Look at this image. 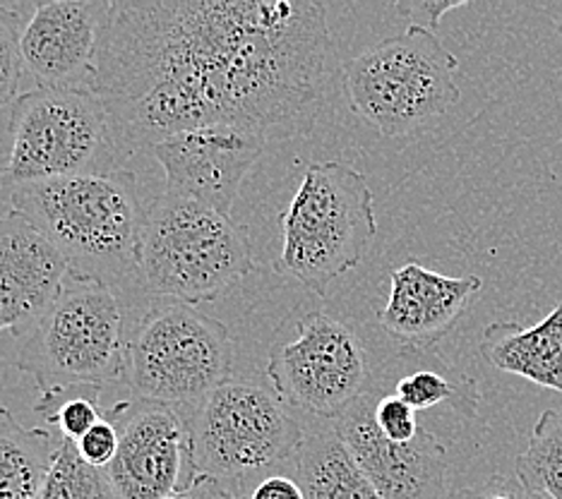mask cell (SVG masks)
<instances>
[{
	"label": "cell",
	"instance_id": "1",
	"mask_svg": "<svg viewBox=\"0 0 562 499\" xmlns=\"http://www.w3.org/2000/svg\"><path fill=\"white\" fill-rule=\"evenodd\" d=\"M331 75L317 0H111L89 92L137 149L210 125L305 135Z\"/></svg>",
	"mask_w": 562,
	"mask_h": 499
},
{
	"label": "cell",
	"instance_id": "2",
	"mask_svg": "<svg viewBox=\"0 0 562 499\" xmlns=\"http://www.w3.org/2000/svg\"><path fill=\"white\" fill-rule=\"evenodd\" d=\"M10 202L54 242L70 272L94 276L113 288L139 274L147 207L135 173H87L18 185Z\"/></svg>",
	"mask_w": 562,
	"mask_h": 499
},
{
	"label": "cell",
	"instance_id": "3",
	"mask_svg": "<svg viewBox=\"0 0 562 499\" xmlns=\"http://www.w3.org/2000/svg\"><path fill=\"white\" fill-rule=\"evenodd\" d=\"M378 234L373 190L366 175L344 161H317L303 171L281 214L279 274L325 296L359 264Z\"/></svg>",
	"mask_w": 562,
	"mask_h": 499
},
{
	"label": "cell",
	"instance_id": "4",
	"mask_svg": "<svg viewBox=\"0 0 562 499\" xmlns=\"http://www.w3.org/2000/svg\"><path fill=\"white\" fill-rule=\"evenodd\" d=\"M246 228L204 204L164 192L147 207L139 276L155 296L186 305L220 298L252 272Z\"/></svg>",
	"mask_w": 562,
	"mask_h": 499
},
{
	"label": "cell",
	"instance_id": "5",
	"mask_svg": "<svg viewBox=\"0 0 562 499\" xmlns=\"http://www.w3.org/2000/svg\"><path fill=\"white\" fill-rule=\"evenodd\" d=\"M10 188L54 178L113 173L127 147L119 123L89 89L36 87L18 97L10 115Z\"/></svg>",
	"mask_w": 562,
	"mask_h": 499
},
{
	"label": "cell",
	"instance_id": "6",
	"mask_svg": "<svg viewBox=\"0 0 562 499\" xmlns=\"http://www.w3.org/2000/svg\"><path fill=\"white\" fill-rule=\"evenodd\" d=\"M186 418L195 473L226 485L293 458L305 440L299 413L267 375L228 377Z\"/></svg>",
	"mask_w": 562,
	"mask_h": 499
},
{
	"label": "cell",
	"instance_id": "7",
	"mask_svg": "<svg viewBox=\"0 0 562 499\" xmlns=\"http://www.w3.org/2000/svg\"><path fill=\"white\" fill-rule=\"evenodd\" d=\"M459 60L436 32L406 27L344 66L351 109L385 137L416 133L450 111L462 92Z\"/></svg>",
	"mask_w": 562,
	"mask_h": 499
},
{
	"label": "cell",
	"instance_id": "8",
	"mask_svg": "<svg viewBox=\"0 0 562 499\" xmlns=\"http://www.w3.org/2000/svg\"><path fill=\"white\" fill-rule=\"evenodd\" d=\"M123 313L116 288L94 276L68 272L54 305L40 319L18 353V370L40 392L68 384L125 379Z\"/></svg>",
	"mask_w": 562,
	"mask_h": 499
},
{
	"label": "cell",
	"instance_id": "9",
	"mask_svg": "<svg viewBox=\"0 0 562 499\" xmlns=\"http://www.w3.org/2000/svg\"><path fill=\"white\" fill-rule=\"evenodd\" d=\"M234 339L220 319L169 300L149 307L127 334L125 382L135 399L188 408L234 377Z\"/></svg>",
	"mask_w": 562,
	"mask_h": 499
},
{
	"label": "cell",
	"instance_id": "10",
	"mask_svg": "<svg viewBox=\"0 0 562 499\" xmlns=\"http://www.w3.org/2000/svg\"><path fill=\"white\" fill-rule=\"evenodd\" d=\"M375 370L349 319L296 307L267 351V377L293 411L329 426L370 389Z\"/></svg>",
	"mask_w": 562,
	"mask_h": 499
},
{
	"label": "cell",
	"instance_id": "11",
	"mask_svg": "<svg viewBox=\"0 0 562 499\" xmlns=\"http://www.w3.org/2000/svg\"><path fill=\"white\" fill-rule=\"evenodd\" d=\"M106 418L119 452L104 470L121 499H166L195 483L186 408L131 399L106 408Z\"/></svg>",
	"mask_w": 562,
	"mask_h": 499
},
{
	"label": "cell",
	"instance_id": "12",
	"mask_svg": "<svg viewBox=\"0 0 562 499\" xmlns=\"http://www.w3.org/2000/svg\"><path fill=\"white\" fill-rule=\"evenodd\" d=\"M265 145L267 137L258 131L210 125L161 137L147 149L164 169V192L232 216L240 185Z\"/></svg>",
	"mask_w": 562,
	"mask_h": 499
},
{
	"label": "cell",
	"instance_id": "13",
	"mask_svg": "<svg viewBox=\"0 0 562 499\" xmlns=\"http://www.w3.org/2000/svg\"><path fill=\"white\" fill-rule=\"evenodd\" d=\"M331 428L382 499H452L445 444L426 428L408 444L382 438L373 422L370 392L331 422Z\"/></svg>",
	"mask_w": 562,
	"mask_h": 499
},
{
	"label": "cell",
	"instance_id": "14",
	"mask_svg": "<svg viewBox=\"0 0 562 499\" xmlns=\"http://www.w3.org/2000/svg\"><path fill=\"white\" fill-rule=\"evenodd\" d=\"M109 0H48L36 3L22 30V60L36 87L89 89Z\"/></svg>",
	"mask_w": 562,
	"mask_h": 499
},
{
	"label": "cell",
	"instance_id": "15",
	"mask_svg": "<svg viewBox=\"0 0 562 499\" xmlns=\"http://www.w3.org/2000/svg\"><path fill=\"white\" fill-rule=\"evenodd\" d=\"M66 258L20 212L0 214V331L24 339L54 305Z\"/></svg>",
	"mask_w": 562,
	"mask_h": 499
},
{
	"label": "cell",
	"instance_id": "16",
	"mask_svg": "<svg viewBox=\"0 0 562 499\" xmlns=\"http://www.w3.org/2000/svg\"><path fill=\"white\" fill-rule=\"evenodd\" d=\"M481 288V276H447L406 262L392 269L387 303L378 310V322L404 349H428L457 325Z\"/></svg>",
	"mask_w": 562,
	"mask_h": 499
},
{
	"label": "cell",
	"instance_id": "17",
	"mask_svg": "<svg viewBox=\"0 0 562 499\" xmlns=\"http://www.w3.org/2000/svg\"><path fill=\"white\" fill-rule=\"evenodd\" d=\"M373 382L400 396L418 413L450 406L459 418L471 420L476 418L481 406L479 382L459 373L454 365L430 349H402L375 370Z\"/></svg>",
	"mask_w": 562,
	"mask_h": 499
},
{
	"label": "cell",
	"instance_id": "18",
	"mask_svg": "<svg viewBox=\"0 0 562 499\" xmlns=\"http://www.w3.org/2000/svg\"><path fill=\"white\" fill-rule=\"evenodd\" d=\"M481 355L501 373L562 394V300L533 327L491 322L483 329Z\"/></svg>",
	"mask_w": 562,
	"mask_h": 499
},
{
	"label": "cell",
	"instance_id": "19",
	"mask_svg": "<svg viewBox=\"0 0 562 499\" xmlns=\"http://www.w3.org/2000/svg\"><path fill=\"white\" fill-rule=\"evenodd\" d=\"M296 468L305 499H382L331 426L305 434Z\"/></svg>",
	"mask_w": 562,
	"mask_h": 499
},
{
	"label": "cell",
	"instance_id": "20",
	"mask_svg": "<svg viewBox=\"0 0 562 499\" xmlns=\"http://www.w3.org/2000/svg\"><path fill=\"white\" fill-rule=\"evenodd\" d=\"M58 442V434L24 428L0 406V499H42Z\"/></svg>",
	"mask_w": 562,
	"mask_h": 499
},
{
	"label": "cell",
	"instance_id": "21",
	"mask_svg": "<svg viewBox=\"0 0 562 499\" xmlns=\"http://www.w3.org/2000/svg\"><path fill=\"white\" fill-rule=\"evenodd\" d=\"M515 476L548 499H562V408H548L536 420L529 442L517 456Z\"/></svg>",
	"mask_w": 562,
	"mask_h": 499
},
{
	"label": "cell",
	"instance_id": "22",
	"mask_svg": "<svg viewBox=\"0 0 562 499\" xmlns=\"http://www.w3.org/2000/svg\"><path fill=\"white\" fill-rule=\"evenodd\" d=\"M34 413L54 426L60 440L80 442L106 416V408H101V384H68L42 392Z\"/></svg>",
	"mask_w": 562,
	"mask_h": 499
},
{
	"label": "cell",
	"instance_id": "23",
	"mask_svg": "<svg viewBox=\"0 0 562 499\" xmlns=\"http://www.w3.org/2000/svg\"><path fill=\"white\" fill-rule=\"evenodd\" d=\"M42 499H121L106 470L89 466L68 440L58 442Z\"/></svg>",
	"mask_w": 562,
	"mask_h": 499
},
{
	"label": "cell",
	"instance_id": "24",
	"mask_svg": "<svg viewBox=\"0 0 562 499\" xmlns=\"http://www.w3.org/2000/svg\"><path fill=\"white\" fill-rule=\"evenodd\" d=\"M22 24L15 10L0 5V106L15 104L24 77Z\"/></svg>",
	"mask_w": 562,
	"mask_h": 499
},
{
	"label": "cell",
	"instance_id": "25",
	"mask_svg": "<svg viewBox=\"0 0 562 499\" xmlns=\"http://www.w3.org/2000/svg\"><path fill=\"white\" fill-rule=\"evenodd\" d=\"M368 392L373 399V422L382 438L394 444H408L424 432V426L418 422V411L404 404L400 396L378 387L375 382H370Z\"/></svg>",
	"mask_w": 562,
	"mask_h": 499
},
{
	"label": "cell",
	"instance_id": "26",
	"mask_svg": "<svg viewBox=\"0 0 562 499\" xmlns=\"http://www.w3.org/2000/svg\"><path fill=\"white\" fill-rule=\"evenodd\" d=\"M228 488H232L236 499H305L296 456L260 473H252V476L228 485Z\"/></svg>",
	"mask_w": 562,
	"mask_h": 499
},
{
	"label": "cell",
	"instance_id": "27",
	"mask_svg": "<svg viewBox=\"0 0 562 499\" xmlns=\"http://www.w3.org/2000/svg\"><path fill=\"white\" fill-rule=\"evenodd\" d=\"M75 450H78V454L82 456V461H87L89 466L104 470L119 452L116 426H113V422L104 416L80 442H75Z\"/></svg>",
	"mask_w": 562,
	"mask_h": 499
},
{
	"label": "cell",
	"instance_id": "28",
	"mask_svg": "<svg viewBox=\"0 0 562 499\" xmlns=\"http://www.w3.org/2000/svg\"><path fill=\"white\" fill-rule=\"evenodd\" d=\"M452 499H548L541 492L527 488L517 476H501L495 473L488 480H481L471 488L452 492Z\"/></svg>",
	"mask_w": 562,
	"mask_h": 499
},
{
	"label": "cell",
	"instance_id": "29",
	"mask_svg": "<svg viewBox=\"0 0 562 499\" xmlns=\"http://www.w3.org/2000/svg\"><path fill=\"white\" fill-rule=\"evenodd\" d=\"M464 5V0H408V3H397V10L408 20V27L436 32L447 12Z\"/></svg>",
	"mask_w": 562,
	"mask_h": 499
},
{
	"label": "cell",
	"instance_id": "30",
	"mask_svg": "<svg viewBox=\"0 0 562 499\" xmlns=\"http://www.w3.org/2000/svg\"><path fill=\"white\" fill-rule=\"evenodd\" d=\"M166 499H236V497L226 483L210 478V476H198L193 485H188L186 490L176 492Z\"/></svg>",
	"mask_w": 562,
	"mask_h": 499
},
{
	"label": "cell",
	"instance_id": "31",
	"mask_svg": "<svg viewBox=\"0 0 562 499\" xmlns=\"http://www.w3.org/2000/svg\"><path fill=\"white\" fill-rule=\"evenodd\" d=\"M558 34H560V42H562V15H560V22H558Z\"/></svg>",
	"mask_w": 562,
	"mask_h": 499
}]
</instances>
